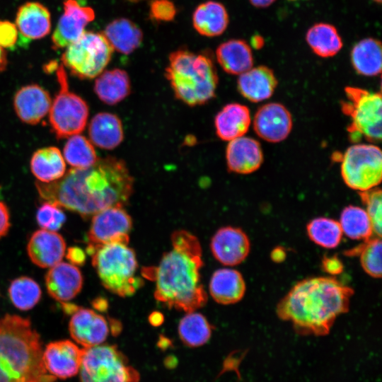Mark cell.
Masks as SVG:
<instances>
[{
  "instance_id": "6da1fadb",
  "label": "cell",
  "mask_w": 382,
  "mask_h": 382,
  "mask_svg": "<svg viewBox=\"0 0 382 382\" xmlns=\"http://www.w3.org/2000/svg\"><path fill=\"white\" fill-rule=\"evenodd\" d=\"M36 187L46 202L88 217L127 204L134 179L122 159L107 156L88 168H71L56 181H38Z\"/></svg>"
},
{
  "instance_id": "7a4b0ae2",
  "label": "cell",
  "mask_w": 382,
  "mask_h": 382,
  "mask_svg": "<svg viewBox=\"0 0 382 382\" xmlns=\"http://www.w3.org/2000/svg\"><path fill=\"white\" fill-rule=\"evenodd\" d=\"M353 289L332 277L307 278L279 301L277 314L301 335L329 333L337 317L349 311Z\"/></svg>"
},
{
  "instance_id": "3957f363",
  "label": "cell",
  "mask_w": 382,
  "mask_h": 382,
  "mask_svg": "<svg viewBox=\"0 0 382 382\" xmlns=\"http://www.w3.org/2000/svg\"><path fill=\"white\" fill-rule=\"evenodd\" d=\"M172 249L154 269L155 299L170 308L187 312L204 306L207 296L201 282L202 248L197 238L179 230L171 236Z\"/></svg>"
},
{
  "instance_id": "277c9868",
  "label": "cell",
  "mask_w": 382,
  "mask_h": 382,
  "mask_svg": "<svg viewBox=\"0 0 382 382\" xmlns=\"http://www.w3.org/2000/svg\"><path fill=\"white\" fill-rule=\"evenodd\" d=\"M42 352L40 335L28 318H0V382H54L44 366Z\"/></svg>"
},
{
  "instance_id": "5b68a950",
  "label": "cell",
  "mask_w": 382,
  "mask_h": 382,
  "mask_svg": "<svg viewBox=\"0 0 382 382\" xmlns=\"http://www.w3.org/2000/svg\"><path fill=\"white\" fill-rule=\"evenodd\" d=\"M166 76L175 96L190 106L212 100L218 85L216 69L211 57L187 50L170 53Z\"/></svg>"
},
{
  "instance_id": "8992f818",
  "label": "cell",
  "mask_w": 382,
  "mask_h": 382,
  "mask_svg": "<svg viewBox=\"0 0 382 382\" xmlns=\"http://www.w3.org/2000/svg\"><path fill=\"white\" fill-rule=\"evenodd\" d=\"M87 253L92 256L93 267L102 284L112 293L122 297L129 296L142 286V279L136 275V254L127 244L88 245Z\"/></svg>"
},
{
  "instance_id": "52a82bcc",
  "label": "cell",
  "mask_w": 382,
  "mask_h": 382,
  "mask_svg": "<svg viewBox=\"0 0 382 382\" xmlns=\"http://www.w3.org/2000/svg\"><path fill=\"white\" fill-rule=\"evenodd\" d=\"M342 111L349 117V138L357 142L362 138L371 143L381 140L382 100L381 93L347 86Z\"/></svg>"
},
{
  "instance_id": "ba28073f",
  "label": "cell",
  "mask_w": 382,
  "mask_h": 382,
  "mask_svg": "<svg viewBox=\"0 0 382 382\" xmlns=\"http://www.w3.org/2000/svg\"><path fill=\"white\" fill-rule=\"evenodd\" d=\"M79 382H139V372L115 345L83 348Z\"/></svg>"
},
{
  "instance_id": "9c48e42d",
  "label": "cell",
  "mask_w": 382,
  "mask_h": 382,
  "mask_svg": "<svg viewBox=\"0 0 382 382\" xmlns=\"http://www.w3.org/2000/svg\"><path fill=\"white\" fill-rule=\"evenodd\" d=\"M113 48L103 34L84 32L66 47L62 56L63 64L80 79H93L108 64Z\"/></svg>"
},
{
  "instance_id": "30bf717a",
  "label": "cell",
  "mask_w": 382,
  "mask_h": 382,
  "mask_svg": "<svg viewBox=\"0 0 382 382\" xmlns=\"http://www.w3.org/2000/svg\"><path fill=\"white\" fill-rule=\"evenodd\" d=\"M345 183L359 192L377 187L382 177L381 149L372 144H355L345 152L341 163Z\"/></svg>"
},
{
  "instance_id": "8fae6325",
  "label": "cell",
  "mask_w": 382,
  "mask_h": 382,
  "mask_svg": "<svg viewBox=\"0 0 382 382\" xmlns=\"http://www.w3.org/2000/svg\"><path fill=\"white\" fill-rule=\"evenodd\" d=\"M57 76L60 89L50 109V122L59 139L79 134L85 128L88 107L81 97L69 91L63 66L58 67Z\"/></svg>"
},
{
  "instance_id": "7c38bea8",
  "label": "cell",
  "mask_w": 382,
  "mask_h": 382,
  "mask_svg": "<svg viewBox=\"0 0 382 382\" xmlns=\"http://www.w3.org/2000/svg\"><path fill=\"white\" fill-rule=\"evenodd\" d=\"M132 220L122 206H113L95 214L88 232V245L112 243L128 244Z\"/></svg>"
},
{
  "instance_id": "4fadbf2b",
  "label": "cell",
  "mask_w": 382,
  "mask_h": 382,
  "mask_svg": "<svg viewBox=\"0 0 382 382\" xmlns=\"http://www.w3.org/2000/svg\"><path fill=\"white\" fill-rule=\"evenodd\" d=\"M83 348L67 340L49 343L42 352L47 371L57 379H67L79 374Z\"/></svg>"
},
{
  "instance_id": "5bb4252c",
  "label": "cell",
  "mask_w": 382,
  "mask_h": 382,
  "mask_svg": "<svg viewBox=\"0 0 382 382\" xmlns=\"http://www.w3.org/2000/svg\"><path fill=\"white\" fill-rule=\"evenodd\" d=\"M94 18L95 13L91 7L82 6L76 0L64 1V13L52 37L54 47L63 48L77 40Z\"/></svg>"
},
{
  "instance_id": "9a60e30c",
  "label": "cell",
  "mask_w": 382,
  "mask_h": 382,
  "mask_svg": "<svg viewBox=\"0 0 382 382\" xmlns=\"http://www.w3.org/2000/svg\"><path fill=\"white\" fill-rule=\"evenodd\" d=\"M253 128L262 139L272 143L280 142L291 132V115L286 108L280 103H267L255 113Z\"/></svg>"
},
{
  "instance_id": "2e32d148",
  "label": "cell",
  "mask_w": 382,
  "mask_h": 382,
  "mask_svg": "<svg viewBox=\"0 0 382 382\" xmlns=\"http://www.w3.org/2000/svg\"><path fill=\"white\" fill-rule=\"evenodd\" d=\"M210 248L214 257L227 266L241 263L248 255L250 243L245 233L239 228L226 226L213 236Z\"/></svg>"
},
{
  "instance_id": "e0dca14e",
  "label": "cell",
  "mask_w": 382,
  "mask_h": 382,
  "mask_svg": "<svg viewBox=\"0 0 382 382\" xmlns=\"http://www.w3.org/2000/svg\"><path fill=\"white\" fill-rule=\"evenodd\" d=\"M109 328L103 316L83 308L73 313L69 325L71 338L83 348L103 343L109 335Z\"/></svg>"
},
{
  "instance_id": "ac0fdd59",
  "label": "cell",
  "mask_w": 382,
  "mask_h": 382,
  "mask_svg": "<svg viewBox=\"0 0 382 382\" xmlns=\"http://www.w3.org/2000/svg\"><path fill=\"white\" fill-rule=\"evenodd\" d=\"M31 261L38 267H53L65 255L66 243L63 237L55 231L41 229L31 236L27 246Z\"/></svg>"
},
{
  "instance_id": "d6986e66",
  "label": "cell",
  "mask_w": 382,
  "mask_h": 382,
  "mask_svg": "<svg viewBox=\"0 0 382 382\" xmlns=\"http://www.w3.org/2000/svg\"><path fill=\"white\" fill-rule=\"evenodd\" d=\"M16 23L19 45H26L30 40L40 39L50 33V14L41 4L28 2L19 8Z\"/></svg>"
},
{
  "instance_id": "ffe728a7",
  "label": "cell",
  "mask_w": 382,
  "mask_h": 382,
  "mask_svg": "<svg viewBox=\"0 0 382 382\" xmlns=\"http://www.w3.org/2000/svg\"><path fill=\"white\" fill-rule=\"evenodd\" d=\"M45 285L49 294L55 300L66 302L74 299L81 290L83 276L72 264L59 262L48 271Z\"/></svg>"
},
{
  "instance_id": "44dd1931",
  "label": "cell",
  "mask_w": 382,
  "mask_h": 382,
  "mask_svg": "<svg viewBox=\"0 0 382 382\" xmlns=\"http://www.w3.org/2000/svg\"><path fill=\"white\" fill-rule=\"evenodd\" d=\"M226 158L230 171L249 174L260 167L263 155L258 141L243 136L230 141L226 151Z\"/></svg>"
},
{
  "instance_id": "7402d4cb",
  "label": "cell",
  "mask_w": 382,
  "mask_h": 382,
  "mask_svg": "<svg viewBox=\"0 0 382 382\" xmlns=\"http://www.w3.org/2000/svg\"><path fill=\"white\" fill-rule=\"evenodd\" d=\"M14 108L23 122L35 125L50 111L52 102L50 94L43 88L32 84L22 87L14 97Z\"/></svg>"
},
{
  "instance_id": "603a6c76",
  "label": "cell",
  "mask_w": 382,
  "mask_h": 382,
  "mask_svg": "<svg viewBox=\"0 0 382 382\" xmlns=\"http://www.w3.org/2000/svg\"><path fill=\"white\" fill-rule=\"evenodd\" d=\"M277 86V80L273 71L265 66L252 67L241 74L238 79L239 92L253 103L270 98Z\"/></svg>"
},
{
  "instance_id": "cb8c5ba5",
  "label": "cell",
  "mask_w": 382,
  "mask_h": 382,
  "mask_svg": "<svg viewBox=\"0 0 382 382\" xmlns=\"http://www.w3.org/2000/svg\"><path fill=\"white\" fill-rule=\"evenodd\" d=\"M209 292L214 300L224 305L238 302L245 292V283L237 270L222 268L216 270L209 282Z\"/></svg>"
},
{
  "instance_id": "d4e9b609",
  "label": "cell",
  "mask_w": 382,
  "mask_h": 382,
  "mask_svg": "<svg viewBox=\"0 0 382 382\" xmlns=\"http://www.w3.org/2000/svg\"><path fill=\"white\" fill-rule=\"evenodd\" d=\"M250 121L248 107L239 103L227 104L215 117L216 133L221 139L230 141L244 136Z\"/></svg>"
},
{
  "instance_id": "484cf974",
  "label": "cell",
  "mask_w": 382,
  "mask_h": 382,
  "mask_svg": "<svg viewBox=\"0 0 382 382\" xmlns=\"http://www.w3.org/2000/svg\"><path fill=\"white\" fill-rule=\"evenodd\" d=\"M216 55L221 68L230 74L241 75L253 65L252 50L243 40L233 39L221 43Z\"/></svg>"
},
{
  "instance_id": "4316f807",
  "label": "cell",
  "mask_w": 382,
  "mask_h": 382,
  "mask_svg": "<svg viewBox=\"0 0 382 382\" xmlns=\"http://www.w3.org/2000/svg\"><path fill=\"white\" fill-rule=\"evenodd\" d=\"M88 134L93 144L109 150L120 145L124 139L120 119L110 112L96 115L90 122Z\"/></svg>"
},
{
  "instance_id": "83f0119b",
  "label": "cell",
  "mask_w": 382,
  "mask_h": 382,
  "mask_svg": "<svg viewBox=\"0 0 382 382\" xmlns=\"http://www.w3.org/2000/svg\"><path fill=\"white\" fill-rule=\"evenodd\" d=\"M192 23L201 35L214 37L222 34L228 24V15L219 2L209 1L199 5L193 13Z\"/></svg>"
},
{
  "instance_id": "f1b7e54d",
  "label": "cell",
  "mask_w": 382,
  "mask_h": 382,
  "mask_svg": "<svg viewBox=\"0 0 382 382\" xmlns=\"http://www.w3.org/2000/svg\"><path fill=\"white\" fill-rule=\"evenodd\" d=\"M103 35L116 51L128 54L141 45L143 33L141 29L127 18H120L110 22Z\"/></svg>"
},
{
  "instance_id": "f546056e",
  "label": "cell",
  "mask_w": 382,
  "mask_h": 382,
  "mask_svg": "<svg viewBox=\"0 0 382 382\" xmlns=\"http://www.w3.org/2000/svg\"><path fill=\"white\" fill-rule=\"evenodd\" d=\"M94 91L103 103L108 105L117 104L130 93L129 76L120 69L105 71L96 80Z\"/></svg>"
},
{
  "instance_id": "4dcf8cb0",
  "label": "cell",
  "mask_w": 382,
  "mask_h": 382,
  "mask_svg": "<svg viewBox=\"0 0 382 382\" xmlns=\"http://www.w3.org/2000/svg\"><path fill=\"white\" fill-rule=\"evenodd\" d=\"M33 174L44 183L56 181L66 173V164L60 151L54 146L36 151L30 161Z\"/></svg>"
},
{
  "instance_id": "1f68e13d",
  "label": "cell",
  "mask_w": 382,
  "mask_h": 382,
  "mask_svg": "<svg viewBox=\"0 0 382 382\" xmlns=\"http://www.w3.org/2000/svg\"><path fill=\"white\" fill-rule=\"evenodd\" d=\"M351 61L359 74L367 76L380 74L382 64L381 42L371 37L360 40L352 50Z\"/></svg>"
},
{
  "instance_id": "d6a6232c",
  "label": "cell",
  "mask_w": 382,
  "mask_h": 382,
  "mask_svg": "<svg viewBox=\"0 0 382 382\" xmlns=\"http://www.w3.org/2000/svg\"><path fill=\"white\" fill-rule=\"evenodd\" d=\"M306 40L315 54L321 57L335 55L342 47V39L335 26L319 23L311 27Z\"/></svg>"
},
{
  "instance_id": "836d02e7",
  "label": "cell",
  "mask_w": 382,
  "mask_h": 382,
  "mask_svg": "<svg viewBox=\"0 0 382 382\" xmlns=\"http://www.w3.org/2000/svg\"><path fill=\"white\" fill-rule=\"evenodd\" d=\"M212 326L201 313L188 312L180 321L178 335L183 343L190 347H197L210 339Z\"/></svg>"
},
{
  "instance_id": "e575fe53",
  "label": "cell",
  "mask_w": 382,
  "mask_h": 382,
  "mask_svg": "<svg viewBox=\"0 0 382 382\" xmlns=\"http://www.w3.org/2000/svg\"><path fill=\"white\" fill-rule=\"evenodd\" d=\"M339 223L342 233L351 239L365 241L371 238L374 233L367 213L359 207H346L341 213Z\"/></svg>"
},
{
  "instance_id": "d590c367",
  "label": "cell",
  "mask_w": 382,
  "mask_h": 382,
  "mask_svg": "<svg viewBox=\"0 0 382 382\" xmlns=\"http://www.w3.org/2000/svg\"><path fill=\"white\" fill-rule=\"evenodd\" d=\"M306 231L313 243L328 249L336 248L342 236L339 221L325 217L311 220L307 224Z\"/></svg>"
},
{
  "instance_id": "8d00e7d4",
  "label": "cell",
  "mask_w": 382,
  "mask_h": 382,
  "mask_svg": "<svg viewBox=\"0 0 382 382\" xmlns=\"http://www.w3.org/2000/svg\"><path fill=\"white\" fill-rule=\"evenodd\" d=\"M64 156L74 168H86L98 160L92 144L83 136H71L64 148Z\"/></svg>"
},
{
  "instance_id": "74e56055",
  "label": "cell",
  "mask_w": 382,
  "mask_h": 382,
  "mask_svg": "<svg viewBox=\"0 0 382 382\" xmlns=\"http://www.w3.org/2000/svg\"><path fill=\"white\" fill-rule=\"evenodd\" d=\"M41 294L38 284L28 277L13 279L8 287L11 302L21 311L33 308L40 300Z\"/></svg>"
},
{
  "instance_id": "f35d334b",
  "label": "cell",
  "mask_w": 382,
  "mask_h": 382,
  "mask_svg": "<svg viewBox=\"0 0 382 382\" xmlns=\"http://www.w3.org/2000/svg\"><path fill=\"white\" fill-rule=\"evenodd\" d=\"M381 240L380 237L369 238L347 255H359L361 265L366 273L374 278L381 277Z\"/></svg>"
},
{
  "instance_id": "ab89813d",
  "label": "cell",
  "mask_w": 382,
  "mask_h": 382,
  "mask_svg": "<svg viewBox=\"0 0 382 382\" xmlns=\"http://www.w3.org/2000/svg\"><path fill=\"white\" fill-rule=\"evenodd\" d=\"M359 194L365 205V211L371 220L373 231L378 237L381 238L382 226L381 190L376 187L366 191L359 192Z\"/></svg>"
},
{
  "instance_id": "60d3db41",
  "label": "cell",
  "mask_w": 382,
  "mask_h": 382,
  "mask_svg": "<svg viewBox=\"0 0 382 382\" xmlns=\"http://www.w3.org/2000/svg\"><path fill=\"white\" fill-rule=\"evenodd\" d=\"M36 217L38 225L42 229L52 231L59 230L66 220L59 207L47 202L38 209Z\"/></svg>"
},
{
  "instance_id": "b9f144b4",
  "label": "cell",
  "mask_w": 382,
  "mask_h": 382,
  "mask_svg": "<svg viewBox=\"0 0 382 382\" xmlns=\"http://www.w3.org/2000/svg\"><path fill=\"white\" fill-rule=\"evenodd\" d=\"M175 13V7L170 0H151L150 2V16L157 21H170Z\"/></svg>"
},
{
  "instance_id": "7bdbcfd3",
  "label": "cell",
  "mask_w": 382,
  "mask_h": 382,
  "mask_svg": "<svg viewBox=\"0 0 382 382\" xmlns=\"http://www.w3.org/2000/svg\"><path fill=\"white\" fill-rule=\"evenodd\" d=\"M18 32L16 26L9 21H0V46L13 48L18 41Z\"/></svg>"
},
{
  "instance_id": "ee69618b",
  "label": "cell",
  "mask_w": 382,
  "mask_h": 382,
  "mask_svg": "<svg viewBox=\"0 0 382 382\" xmlns=\"http://www.w3.org/2000/svg\"><path fill=\"white\" fill-rule=\"evenodd\" d=\"M10 216L7 207L0 201V238L4 236L10 228Z\"/></svg>"
},
{
  "instance_id": "f6af8a7d",
  "label": "cell",
  "mask_w": 382,
  "mask_h": 382,
  "mask_svg": "<svg viewBox=\"0 0 382 382\" xmlns=\"http://www.w3.org/2000/svg\"><path fill=\"white\" fill-rule=\"evenodd\" d=\"M66 258L76 265H82L86 260V255L80 248L71 247L68 249Z\"/></svg>"
},
{
  "instance_id": "bcb514c9",
  "label": "cell",
  "mask_w": 382,
  "mask_h": 382,
  "mask_svg": "<svg viewBox=\"0 0 382 382\" xmlns=\"http://www.w3.org/2000/svg\"><path fill=\"white\" fill-rule=\"evenodd\" d=\"M323 267L324 270L331 274H339L342 270V264L335 257H325L323 261Z\"/></svg>"
},
{
  "instance_id": "7dc6e473",
  "label": "cell",
  "mask_w": 382,
  "mask_h": 382,
  "mask_svg": "<svg viewBox=\"0 0 382 382\" xmlns=\"http://www.w3.org/2000/svg\"><path fill=\"white\" fill-rule=\"evenodd\" d=\"M163 317L158 312L152 313L149 316V322L154 326L159 325L162 323Z\"/></svg>"
},
{
  "instance_id": "c3c4849f",
  "label": "cell",
  "mask_w": 382,
  "mask_h": 382,
  "mask_svg": "<svg viewBox=\"0 0 382 382\" xmlns=\"http://www.w3.org/2000/svg\"><path fill=\"white\" fill-rule=\"evenodd\" d=\"M275 0H250L252 5L257 8H265L270 6Z\"/></svg>"
},
{
  "instance_id": "681fc988",
  "label": "cell",
  "mask_w": 382,
  "mask_h": 382,
  "mask_svg": "<svg viewBox=\"0 0 382 382\" xmlns=\"http://www.w3.org/2000/svg\"><path fill=\"white\" fill-rule=\"evenodd\" d=\"M252 42H253V46L256 49L260 48L263 45L262 38L258 35L254 36L253 37Z\"/></svg>"
},
{
  "instance_id": "f907efd6",
  "label": "cell",
  "mask_w": 382,
  "mask_h": 382,
  "mask_svg": "<svg viewBox=\"0 0 382 382\" xmlns=\"http://www.w3.org/2000/svg\"><path fill=\"white\" fill-rule=\"evenodd\" d=\"M6 64V54L0 46V71L3 70Z\"/></svg>"
},
{
  "instance_id": "816d5d0a",
  "label": "cell",
  "mask_w": 382,
  "mask_h": 382,
  "mask_svg": "<svg viewBox=\"0 0 382 382\" xmlns=\"http://www.w3.org/2000/svg\"><path fill=\"white\" fill-rule=\"evenodd\" d=\"M374 1L379 4L381 2V0H374Z\"/></svg>"
}]
</instances>
